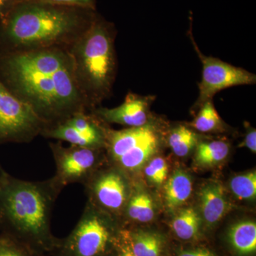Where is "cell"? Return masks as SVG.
Wrapping results in <instances>:
<instances>
[{
	"label": "cell",
	"instance_id": "1",
	"mask_svg": "<svg viewBox=\"0 0 256 256\" xmlns=\"http://www.w3.org/2000/svg\"><path fill=\"white\" fill-rule=\"evenodd\" d=\"M0 79L47 127L77 112L90 111L65 47L0 54Z\"/></svg>",
	"mask_w": 256,
	"mask_h": 256
},
{
	"label": "cell",
	"instance_id": "2",
	"mask_svg": "<svg viewBox=\"0 0 256 256\" xmlns=\"http://www.w3.org/2000/svg\"><path fill=\"white\" fill-rule=\"evenodd\" d=\"M97 14L96 10L80 6L18 2L0 21V54L68 48Z\"/></svg>",
	"mask_w": 256,
	"mask_h": 256
},
{
	"label": "cell",
	"instance_id": "3",
	"mask_svg": "<svg viewBox=\"0 0 256 256\" xmlns=\"http://www.w3.org/2000/svg\"><path fill=\"white\" fill-rule=\"evenodd\" d=\"M53 178L26 181L0 176V228L42 244L50 236L55 202L62 192Z\"/></svg>",
	"mask_w": 256,
	"mask_h": 256
},
{
	"label": "cell",
	"instance_id": "4",
	"mask_svg": "<svg viewBox=\"0 0 256 256\" xmlns=\"http://www.w3.org/2000/svg\"><path fill=\"white\" fill-rule=\"evenodd\" d=\"M114 37V25L98 13L89 28L67 48L90 111L112 90L117 70Z\"/></svg>",
	"mask_w": 256,
	"mask_h": 256
},
{
	"label": "cell",
	"instance_id": "5",
	"mask_svg": "<svg viewBox=\"0 0 256 256\" xmlns=\"http://www.w3.org/2000/svg\"><path fill=\"white\" fill-rule=\"evenodd\" d=\"M46 128L33 109L16 97L0 79V144L32 142Z\"/></svg>",
	"mask_w": 256,
	"mask_h": 256
},
{
	"label": "cell",
	"instance_id": "6",
	"mask_svg": "<svg viewBox=\"0 0 256 256\" xmlns=\"http://www.w3.org/2000/svg\"><path fill=\"white\" fill-rule=\"evenodd\" d=\"M104 213L87 202L78 223L64 246L68 256H99L106 252L111 232Z\"/></svg>",
	"mask_w": 256,
	"mask_h": 256
},
{
	"label": "cell",
	"instance_id": "7",
	"mask_svg": "<svg viewBox=\"0 0 256 256\" xmlns=\"http://www.w3.org/2000/svg\"><path fill=\"white\" fill-rule=\"evenodd\" d=\"M50 148L56 164L52 178L60 190L72 184H84L97 171L100 161L98 148L65 146L60 141L50 143Z\"/></svg>",
	"mask_w": 256,
	"mask_h": 256
},
{
	"label": "cell",
	"instance_id": "8",
	"mask_svg": "<svg viewBox=\"0 0 256 256\" xmlns=\"http://www.w3.org/2000/svg\"><path fill=\"white\" fill-rule=\"evenodd\" d=\"M190 35L195 50L203 65L202 80L198 84V104L202 105L206 101L212 100L216 92L227 88L256 84L255 74L245 69L234 66L218 58L204 55L194 41L192 30Z\"/></svg>",
	"mask_w": 256,
	"mask_h": 256
},
{
	"label": "cell",
	"instance_id": "9",
	"mask_svg": "<svg viewBox=\"0 0 256 256\" xmlns=\"http://www.w3.org/2000/svg\"><path fill=\"white\" fill-rule=\"evenodd\" d=\"M120 171L118 168L96 171L84 184L88 202L104 212H122L130 196L127 180Z\"/></svg>",
	"mask_w": 256,
	"mask_h": 256
},
{
	"label": "cell",
	"instance_id": "10",
	"mask_svg": "<svg viewBox=\"0 0 256 256\" xmlns=\"http://www.w3.org/2000/svg\"><path fill=\"white\" fill-rule=\"evenodd\" d=\"M148 101L140 96L129 94L124 104L114 108H98L90 110L98 118L109 124L130 128L141 127L148 122Z\"/></svg>",
	"mask_w": 256,
	"mask_h": 256
},
{
	"label": "cell",
	"instance_id": "11",
	"mask_svg": "<svg viewBox=\"0 0 256 256\" xmlns=\"http://www.w3.org/2000/svg\"><path fill=\"white\" fill-rule=\"evenodd\" d=\"M156 136L154 129L148 124L121 130L106 129L105 148L114 161L129 150Z\"/></svg>",
	"mask_w": 256,
	"mask_h": 256
},
{
	"label": "cell",
	"instance_id": "12",
	"mask_svg": "<svg viewBox=\"0 0 256 256\" xmlns=\"http://www.w3.org/2000/svg\"><path fill=\"white\" fill-rule=\"evenodd\" d=\"M200 207L208 225L220 222L228 212L229 204L224 186L220 183L207 184L200 193Z\"/></svg>",
	"mask_w": 256,
	"mask_h": 256
},
{
	"label": "cell",
	"instance_id": "13",
	"mask_svg": "<svg viewBox=\"0 0 256 256\" xmlns=\"http://www.w3.org/2000/svg\"><path fill=\"white\" fill-rule=\"evenodd\" d=\"M158 146V140L156 136L129 150L114 160V162L121 171L132 172L142 168L156 152Z\"/></svg>",
	"mask_w": 256,
	"mask_h": 256
},
{
	"label": "cell",
	"instance_id": "14",
	"mask_svg": "<svg viewBox=\"0 0 256 256\" xmlns=\"http://www.w3.org/2000/svg\"><path fill=\"white\" fill-rule=\"evenodd\" d=\"M192 182L190 176L182 170H176L164 186L166 206L174 210L182 206L191 196Z\"/></svg>",
	"mask_w": 256,
	"mask_h": 256
},
{
	"label": "cell",
	"instance_id": "15",
	"mask_svg": "<svg viewBox=\"0 0 256 256\" xmlns=\"http://www.w3.org/2000/svg\"><path fill=\"white\" fill-rule=\"evenodd\" d=\"M229 240L234 250L242 255L256 252V224L252 220H244L234 224L228 233Z\"/></svg>",
	"mask_w": 256,
	"mask_h": 256
},
{
	"label": "cell",
	"instance_id": "16",
	"mask_svg": "<svg viewBox=\"0 0 256 256\" xmlns=\"http://www.w3.org/2000/svg\"><path fill=\"white\" fill-rule=\"evenodd\" d=\"M134 256H160L162 240L156 234L137 232L122 233Z\"/></svg>",
	"mask_w": 256,
	"mask_h": 256
},
{
	"label": "cell",
	"instance_id": "17",
	"mask_svg": "<svg viewBox=\"0 0 256 256\" xmlns=\"http://www.w3.org/2000/svg\"><path fill=\"white\" fill-rule=\"evenodd\" d=\"M202 220L194 208L182 210L172 222V228L178 238L182 240H192L200 232Z\"/></svg>",
	"mask_w": 256,
	"mask_h": 256
},
{
	"label": "cell",
	"instance_id": "18",
	"mask_svg": "<svg viewBox=\"0 0 256 256\" xmlns=\"http://www.w3.org/2000/svg\"><path fill=\"white\" fill-rule=\"evenodd\" d=\"M126 216L131 220L146 223L153 220L154 204L149 195L143 192H137L129 197L126 208Z\"/></svg>",
	"mask_w": 256,
	"mask_h": 256
},
{
	"label": "cell",
	"instance_id": "19",
	"mask_svg": "<svg viewBox=\"0 0 256 256\" xmlns=\"http://www.w3.org/2000/svg\"><path fill=\"white\" fill-rule=\"evenodd\" d=\"M228 152L229 146L225 141L201 142L197 146L194 160L196 164L200 166H212L225 160Z\"/></svg>",
	"mask_w": 256,
	"mask_h": 256
},
{
	"label": "cell",
	"instance_id": "20",
	"mask_svg": "<svg viewBox=\"0 0 256 256\" xmlns=\"http://www.w3.org/2000/svg\"><path fill=\"white\" fill-rule=\"evenodd\" d=\"M168 142L176 156H184L198 144V137L191 130L181 126L172 131Z\"/></svg>",
	"mask_w": 256,
	"mask_h": 256
},
{
	"label": "cell",
	"instance_id": "21",
	"mask_svg": "<svg viewBox=\"0 0 256 256\" xmlns=\"http://www.w3.org/2000/svg\"><path fill=\"white\" fill-rule=\"evenodd\" d=\"M202 108L192 122V127L202 132H215L222 128L220 114L212 104L208 100L202 104Z\"/></svg>",
	"mask_w": 256,
	"mask_h": 256
},
{
	"label": "cell",
	"instance_id": "22",
	"mask_svg": "<svg viewBox=\"0 0 256 256\" xmlns=\"http://www.w3.org/2000/svg\"><path fill=\"white\" fill-rule=\"evenodd\" d=\"M230 188L234 194L239 200H254L256 196V172L234 176L230 181Z\"/></svg>",
	"mask_w": 256,
	"mask_h": 256
},
{
	"label": "cell",
	"instance_id": "23",
	"mask_svg": "<svg viewBox=\"0 0 256 256\" xmlns=\"http://www.w3.org/2000/svg\"><path fill=\"white\" fill-rule=\"evenodd\" d=\"M168 165L162 158H154L144 170V174L152 183L161 185L168 178Z\"/></svg>",
	"mask_w": 256,
	"mask_h": 256
},
{
	"label": "cell",
	"instance_id": "24",
	"mask_svg": "<svg viewBox=\"0 0 256 256\" xmlns=\"http://www.w3.org/2000/svg\"><path fill=\"white\" fill-rule=\"evenodd\" d=\"M0 256H30L13 238L0 237Z\"/></svg>",
	"mask_w": 256,
	"mask_h": 256
},
{
	"label": "cell",
	"instance_id": "25",
	"mask_svg": "<svg viewBox=\"0 0 256 256\" xmlns=\"http://www.w3.org/2000/svg\"><path fill=\"white\" fill-rule=\"evenodd\" d=\"M25 1L44 2L52 3V4L80 6V8L96 10V0H16L15 3Z\"/></svg>",
	"mask_w": 256,
	"mask_h": 256
},
{
	"label": "cell",
	"instance_id": "26",
	"mask_svg": "<svg viewBox=\"0 0 256 256\" xmlns=\"http://www.w3.org/2000/svg\"><path fill=\"white\" fill-rule=\"evenodd\" d=\"M240 146H246L248 148L254 153L256 152V130H252L246 136L244 142Z\"/></svg>",
	"mask_w": 256,
	"mask_h": 256
},
{
	"label": "cell",
	"instance_id": "27",
	"mask_svg": "<svg viewBox=\"0 0 256 256\" xmlns=\"http://www.w3.org/2000/svg\"><path fill=\"white\" fill-rule=\"evenodd\" d=\"M178 256H216L212 250L206 248H197L194 250H184Z\"/></svg>",
	"mask_w": 256,
	"mask_h": 256
},
{
	"label": "cell",
	"instance_id": "28",
	"mask_svg": "<svg viewBox=\"0 0 256 256\" xmlns=\"http://www.w3.org/2000/svg\"><path fill=\"white\" fill-rule=\"evenodd\" d=\"M15 2L16 0H0V21L9 12Z\"/></svg>",
	"mask_w": 256,
	"mask_h": 256
},
{
	"label": "cell",
	"instance_id": "29",
	"mask_svg": "<svg viewBox=\"0 0 256 256\" xmlns=\"http://www.w3.org/2000/svg\"><path fill=\"white\" fill-rule=\"evenodd\" d=\"M120 256H134V254L131 252L127 242L120 246Z\"/></svg>",
	"mask_w": 256,
	"mask_h": 256
},
{
	"label": "cell",
	"instance_id": "30",
	"mask_svg": "<svg viewBox=\"0 0 256 256\" xmlns=\"http://www.w3.org/2000/svg\"><path fill=\"white\" fill-rule=\"evenodd\" d=\"M4 170H3V168H2L1 164H0V176L2 174V173L4 172Z\"/></svg>",
	"mask_w": 256,
	"mask_h": 256
}]
</instances>
